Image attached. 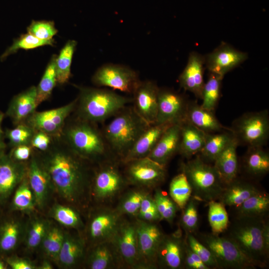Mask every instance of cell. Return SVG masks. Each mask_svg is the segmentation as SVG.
I'll return each instance as SVG.
<instances>
[{
    "label": "cell",
    "instance_id": "1",
    "mask_svg": "<svg viewBox=\"0 0 269 269\" xmlns=\"http://www.w3.org/2000/svg\"><path fill=\"white\" fill-rule=\"evenodd\" d=\"M42 153L40 163L48 172L53 186L66 200L79 204L91 183L86 161L59 136L53 137L50 147Z\"/></svg>",
    "mask_w": 269,
    "mask_h": 269
},
{
    "label": "cell",
    "instance_id": "2",
    "mask_svg": "<svg viewBox=\"0 0 269 269\" xmlns=\"http://www.w3.org/2000/svg\"><path fill=\"white\" fill-rule=\"evenodd\" d=\"M226 231L256 267L267 266L269 252V226L265 218L236 217Z\"/></svg>",
    "mask_w": 269,
    "mask_h": 269
},
{
    "label": "cell",
    "instance_id": "3",
    "mask_svg": "<svg viewBox=\"0 0 269 269\" xmlns=\"http://www.w3.org/2000/svg\"><path fill=\"white\" fill-rule=\"evenodd\" d=\"M60 137L74 153L86 161L99 164L116 159L109 148L102 130L96 124L75 117L65 123Z\"/></svg>",
    "mask_w": 269,
    "mask_h": 269
},
{
    "label": "cell",
    "instance_id": "4",
    "mask_svg": "<svg viewBox=\"0 0 269 269\" xmlns=\"http://www.w3.org/2000/svg\"><path fill=\"white\" fill-rule=\"evenodd\" d=\"M149 126L132 106H126L115 115L102 132L111 153L121 162Z\"/></svg>",
    "mask_w": 269,
    "mask_h": 269
},
{
    "label": "cell",
    "instance_id": "5",
    "mask_svg": "<svg viewBox=\"0 0 269 269\" xmlns=\"http://www.w3.org/2000/svg\"><path fill=\"white\" fill-rule=\"evenodd\" d=\"M132 101V98L109 90L82 87L77 98L76 117L94 124L102 123Z\"/></svg>",
    "mask_w": 269,
    "mask_h": 269
},
{
    "label": "cell",
    "instance_id": "6",
    "mask_svg": "<svg viewBox=\"0 0 269 269\" xmlns=\"http://www.w3.org/2000/svg\"><path fill=\"white\" fill-rule=\"evenodd\" d=\"M195 199L208 202L219 199L225 185L214 166L207 164L200 156L181 165Z\"/></svg>",
    "mask_w": 269,
    "mask_h": 269
},
{
    "label": "cell",
    "instance_id": "7",
    "mask_svg": "<svg viewBox=\"0 0 269 269\" xmlns=\"http://www.w3.org/2000/svg\"><path fill=\"white\" fill-rule=\"evenodd\" d=\"M121 164L114 158L98 164L92 179V192L97 201L106 205L112 202L129 185L120 169Z\"/></svg>",
    "mask_w": 269,
    "mask_h": 269
},
{
    "label": "cell",
    "instance_id": "8",
    "mask_svg": "<svg viewBox=\"0 0 269 269\" xmlns=\"http://www.w3.org/2000/svg\"><path fill=\"white\" fill-rule=\"evenodd\" d=\"M239 144L248 147L263 146L269 135V117L267 110L247 113L236 119L230 129Z\"/></svg>",
    "mask_w": 269,
    "mask_h": 269
},
{
    "label": "cell",
    "instance_id": "9",
    "mask_svg": "<svg viewBox=\"0 0 269 269\" xmlns=\"http://www.w3.org/2000/svg\"><path fill=\"white\" fill-rule=\"evenodd\" d=\"M198 240L212 253L218 268L249 269L256 268L234 242L226 236L220 237L213 233L201 234Z\"/></svg>",
    "mask_w": 269,
    "mask_h": 269
},
{
    "label": "cell",
    "instance_id": "10",
    "mask_svg": "<svg viewBox=\"0 0 269 269\" xmlns=\"http://www.w3.org/2000/svg\"><path fill=\"white\" fill-rule=\"evenodd\" d=\"M123 172L129 184L150 190L165 180V167L148 157L134 159L124 164Z\"/></svg>",
    "mask_w": 269,
    "mask_h": 269
},
{
    "label": "cell",
    "instance_id": "11",
    "mask_svg": "<svg viewBox=\"0 0 269 269\" xmlns=\"http://www.w3.org/2000/svg\"><path fill=\"white\" fill-rule=\"evenodd\" d=\"M138 269H155L156 254L159 243L164 236L155 222H146L136 218Z\"/></svg>",
    "mask_w": 269,
    "mask_h": 269
},
{
    "label": "cell",
    "instance_id": "12",
    "mask_svg": "<svg viewBox=\"0 0 269 269\" xmlns=\"http://www.w3.org/2000/svg\"><path fill=\"white\" fill-rule=\"evenodd\" d=\"M92 80L97 86L108 87L131 94L140 81L138 74L133 69L124 65L111 63L100 67Z\"/></svg>",
    "mask_w": 269,
    "mask_h": 269
},
{
    "label": "cell",
    "instance_id": "13",
    "mask_svg": "<svg viewBox=\"0 0 269 269\" xmlns=\"http://www.w3.org/2000/svg\"><path fill=\"white\" fill-rule=\"evenodd\" d=\"M76 103L77 99L60 108L40 112L35 111L24 123L35 132H44L53 137H59Z\"/></svg>",
    "mask_w": 269,
    "mask_h": 269
},
{
    "label": "cell",
    "instance_id": "14",
    "mask_svg": "<svg viewBox=\"0 0 269 269\" xmlns=\"http://www.w3.org/2000/svg\"><path fill=\"white\" fill-rule=\"evenodd\" d=\"M111 241L117 250L123 267L138 269L135 220L130 221L122 218Z\"/></svg>",
    "mask_w": 269,
    "mask_h": 269
},
{
    "label": "cell",
    "instance_id": "15",
    "mask_svg": "<svg viewBox=\"0 0 269 269\" xmlns=\"http://www.w3.org/2000/svg\"><path fill=\"white\" fill-rule=\"evenodd\" d=\"M188 102L184 96L169 88H159L155 124H175L186 118Z\"/></svg>",
    "mask_w": 269,
    "mask_h": 269
},
{
    "label": "cell",
    "instance_id": "16",
    "mask_svg": "<svg viewBox=\"0 0 269 269\" xmlns=\"http://www.w3.org/2000/svg\"><path fill=\"white\" fill-rule=\"evenodd\" d=\"M204 56L205 67L209 72L223 78L226 74L239 66L248 57L246 52L238 50L225 42H222L214 50Z\"/></svg>",
    "mask_w": 269,
    "mask_h": 269
},
{
    "label": "cell",
    "instance_id": "17",
    "mask_svg": "<svg viewBox=\"0 0 269 269\" xmlns=\"http://www.w3.org/2000/svg\"><path fill=\"white\" fill-rule=\"evenodd\" d=\"M123 218L115 209L102 207L90 218L88 233L93 245L111 241Z\"/></svg>",
    "mask_w": 269,
    "mask_h": 269
},
{
    "label": "cell",
    "instance_id": "18",
    "mask_svg": "<svg viewBox=\"0 0 269 269\" xmlns=\"http://www.w3.org/2000/svg\"><path fill=\"white\" fill-rule=\"evenodd\" d=\"M158 90L155 82L140 81L132 94L134 110L149 125L156 122Z\"/></svg>",
    "mask_w": 269,
    "mask_h": 269
},
{
    "label": "cell",
    "instance_id": "19",
    "mask_svg": "<svg viewBox=\"0 0 269 269\" xmlns=\"http://www.w3.org/2000/svg\"><path fill=\"white\" fill-rule=\"evenodd\" d=\"M185 239L177 231L169 235H164L156 254L157 268L177 269L183 267Z\"/></svg>",
    "mask_w": 269,
    "mask_h": 269
},
{
    "label": "cell",
    "instance_id": "20",
    "mask_svg": "<svg viewBox=\"0 0 269 269\" xmlns=\"http://www.w3.org/2000/svg\"><path fill=\"white\" fill-rule=\"evenodd\" d=\"M204 67V55L192 51L189 54L186 66L178 77L180 86L200 99L205 84Z\"/></svg>",
    "mask_w": 269,
    "mask_h": 269
},
{
    "label": "cell",
    "instance_id": "21",
    "mask_svg": "<svg viewBox=\"0 0 269 269\" xmlns=\"http://www.w3.org/2000/svg\"><path fill=\"white\" fill-rule=\"evenodd\" d=\"M27 167L4 154L0 159V202L6 200L25 178Z\"/></svg>",
    "mask_w": 269,
    "mask_h": 269
},
{
    "label": "cell",
    "instance_id": "22",
    "mask_svg": "<svg viewBox=\"0 0 269 269\" xmlns=\"http://www.w3.org/2000/svg\"><path fill=\"white\" fill-rule=\"evenodd\" d=\"M180 132L181 123L170 125L147 157L165 167L171 157L178 152Z\"/></svg>",
    "mask_w": 269,
    "mask_h": 269
},
{
    "label": "cell",
    "instance_id": "23",
    "mask_svg": "<svg viewBox=\"0 0 269 269\" xmlns=\"http://www.w3.org/2000/svg\"><path fill=\"white\" fill-rule=\"evenodd\" d=\"M171 125L154 124L149 125L139 136L122 160V164L134 159L147 157L164 132Z\"/></svg>",
    "mask_w": 269,
    "mask_h": 269
},
{
    "label": "cell",
    "instance_id": "24",
    "mask_svg": "<svg viewBox=\"0 0 269 269\" xmlns=\"http://www.w3.org/2000/svg\"><path fill=\"white\" fill-rule=\"evenodd\" d=\"M27 177L35 203L42 207L47 199L50 187L53 186L50 176L37 159L32 156L27 167Z\"/></svg>",
    "mask_w": 269,
    "mask_h": 269
},
{
    "label": "cell",
    "instance_id": "25",
    "mask_svg": "<svg viewBox=\"0 0 269 269\" xmlns=\"http://www.w3.org/2000/svg\"><path fill=\"white\" fill-rule=\"evenodd\" d=\"M91 269H112L123 268V263L111 241L93 245L87 259Z\"/></svg>",
    "mask_w": 269,
    "mask_h": 269
},
{
    "label": "cell",
    "instance_id": "26",
    "mask_svg": "<svg viewBox=\"0 0 269 269\" xmlns=\"http://www.w3.org/2000/svg\"><path fill=\"white\" fill-rule=\"evenodd\" d=\"M36 100V87L32 86L12 99L6 114L16 125L24 123L35 111Z\"/></svg>",
    "mask_w": 269,
    "mask_h": 269
},
{
    "label": "cell",
    "instance_id": "27",
    "mask_svg": "<svg viewBox=\"0 0 269 269\" xmlns=\"http://www.w3.org/2000/svg\"><path fill=\"white\" fill-rule=\"evenodd\" d=\"M239 144L234 136L214 161V167L225 186L237 178L238 171L237 148Z\"/></svg>",
    "mask_w": 269,
    "mask_h": 269
},
{
    "label": "cell",
    "instance_id": "28",
    "mask_svg": "<svg viewBox=\"0 0 269 269\" xmlns=\"http://www.w3.org/2000/svg\"><path fill=\"white\" fill-rule=\"evenodd\" d=\"M205 133L189 122L186 118L181 122V132L178 152L189 158L200 153L206 140Z\"/></svg>",
    "mask_w": 269,
    "mask_h": 269
},
{
    "label": "cell",
    "instance_id": "29",
    "mask_svg": "<svg viewBox=\"0 0 269 269\" xmlns=\"http://www.w3.org/2000/svg\"><path fill=\"white\" fill-rule=\"evenodd\" d=\"M186 119L206 134H212L226 130L214 114L198 105L196 102H188Z\"/></svg>",
    "mask_w": 269,
    "mask_h": 269
},
{
    "label": "cell",
    "instance_id": "30",
    "mask_svg": "<svg viewBox=\"0 0 269 269\" xmlns=\"http://www.w3.org/2000/svg\"><path fill=\"white\" fill-rule=\"evenodd\" d=\"M260 191L252 184L235 179L225 186L219 199L225 206L236 208Z\"/></svg>",
    "mask_w": 269,
    "mask_h": 269
},
{
    "label": "cell",
    "instance_id": "31",
    "mask_svg": "<svg viewBox=\"0 0 269 269\" xmlns=\"http://www.w3.org/2000/svg\"><path fill=\"white\" fill-rule=\"evenodd\" d=\"M85 247L83 239L65 234L57 261L64 267H74L83 259Z\"/></svg>",
    "mask_w": 269,
    "mask_h": 269
},
{
    "label": "cell",
    "instance_id": "32",
    "mask_svg": "<svg viewBox=\"0 0 269 269\" xmlns=\"http://www.w3.org/2000/svg\"><path fill=\"white\" fill-rule=\"evenodd\" d=\"M207 134L204 145L200 152L205 162H214L234 136L230 129Z\"/></svg>",
    "mask_w": 269,
    "mask_h": 269
},
{
    "label": "cell",
    "instance_id": "33",
    "mask_svg": "<svg viewBox=\"0 0 269 269\" xmlns=\"http://www.w3.org/2000/svg\"><path fill=\"white\" fill-rule=\"evenodd\" d=\"M237 217L265 218L269 209V197L260 191L236 207Z\"/></svg>",
    "mask_w": 269,
    "mask_h": 269
},
{
    "label": "cell",
    "instance_id": "34",
    "mask_svg": "<svg viewBox=\"0 0 269 269\" xmlns=\"http://www.w3.org/2000/svg\"><path fill=\"white\" fill-rule=\"evenodd\" d=\"M247 171L254 176H261L269 171V155L263 146L248 147L245 157Z\"/></svg>",
    "mask_w": 269,
    "mask_h": 269
},
{
    "label": "cell",
    "instance_id": "35",
    "mask_svg": "<svg viewBox=\"0 0 269 269\" xmlns=\"http://www.w3.org/2000/svg\"><path fill=\"white\" fill-rule=\"evenodd\" d=\"M21 234L19 223L8 219L0 225V253H8L17 246Z\"/></svg>",
    "mask_w": 269,
    "mask_h": 269
},
{
    "label": "cell",
    "instance_id": "36",
    "mask_svg": "<svg viewBox=\"0 0 269 269\" xmlns=\"http://www.w3.org/2000/svg\"><path fill=\"white\" fill-rule=\"evenodd\" d=\"M136 187L121 197L116 208L123 216L127 215L136 217L143 199L149 193L147 189Z\"/></svg>",
    "mask_w": 269,
    "mask_h": 269
},
{
    "label": "cell",
    "instance_id": "37",
    "mask_svg": "<svg viewBox=\"0 0 269 269\" xmlns=\"http://www.w3.org/2000/svg\"><path fill=\"white\" fill-rule=\"evenodd\" d=\"M77 42L69 40L62 48L56 60L57 82L60 84L66 83L71 75V65Z\"/></svg>",
    "mask_w": 269,
    "mask_h": 269
},
{
    "label": "cell",
    "instance_id": "38",
    "mask_svg": "<svg viewBox=\"0 0 269 269\" xmlns=\"http://www.w3.org/2000/svg\"><path fill=\"white\" fill-rule=\"evenodd\" d=\"M169 192L171 199L179 208L183 209L191 197L192 189L182 171L171 180Z\"/></svg>",
    "mask_w": 269,
    "mask_h": 269
},
{
    "label": "cell",
    "instance_id": "39",
    "mask_svg": "<svg viewBox=\"0 0 269 269\" xmlns=\"http://www.w3.org/2000/svg\"><path fill=\"white\" fill-rule=\"evenodd\" d=\"M223 79L209 72L208 80L205 83L202 91V103L200 105L202 108L214 112L220 97Z\"/></svg>",
    "mask_w": 269,
    "mask_h": 269
},
{
    "label": "cell",
    "instance_id": "40",
    "mask_svg": "<svg viewBox=\"0 0 269 269\" xmlns=\"http://www.w3.org/2000/svg\"><path fill=\"white\" fill-rule=\"evenodd\" d=\"M56 58V55L52 56L37 87H36V102L37 106L50 97L57 82Z\"/></svg>",
    "mask_w": 269,
    "mask_h": 269
},
{
    "label": "cell",
    "instance_id": "41",
    "mask_svg": "<svg viewBox=\"0 0 269 269\" xmlns=\"http://www.w3.org/2000/svg\"><path fill=\"white\" fill-rule=\"evenodd\" d=\"M208 203V221L212 233L218 234L225 232L229 224L225 206L220 201L212 200Z\"/></svg>",
    "mask_w": 269,
    "mask_h": 269
},
{
    "label": "cell",
    "instance_id": "42",
    "mask_svg": "<svg viewBox=\"0 0 269 269\" xmlns=\"http://www.w3.org/2000/svg\"><path fill=\"white\" fill-rule=\"evenodd\" d=\"M35 204L34 196L26 175L15 190L12 202V207L15 210L27 211L33 210Z\"/></svg>",
    "mask_w": 269,
    "mask_h": 269
},
{
    "label": "cell",
    "instance_id": "43",
    "mask_svg": "<svg viewBox=\"0 0 269 269\" xmlns=\"http://www.w3.org/2000/svg\"><path fill=\"white\" fill-rule=\"evenodd\" d=\"M53 39L42 40L39 39L30 33L21 35L15 39L10 46L8 47L2 54L0 58L1 61L5 59L8 56L15 53L19 49H30L46 45H53Z\"/></svg>",
    "mask_w": 269,
    "mask_h": 269
},
{
    "label": "cell",
    "instance_id": "44",
    "mask_svg": "<svg viewBox=\"0 0 269 269\" xmlns=\"http://www.w3.org/2000/svg\"><path fill=\"white\" fill-rule=\"evenodd\" d=\"M53 218L61 225L71 228L80 229L83 224L78 212L67 206L56 205L52 211Z\"/></svg>",
    "mask_w": 269,
    "mask_h": 269
},
{
    "label": "cell",
    "instance_id": "45",
    "mask_svg": "<svg viewBox=\"0 0 269 269\" xmlns=\"http://www.w3.org/2000/svg\"><path fill=\"white\" fill-rule=\"evenodd\" d=\"M64 235L58 228H48L41 242L44 251L50 258L57 260L64 240Z\"/></svg>",
    "mask_w": 269,
    "mask_h": 269
},
{
    "label": "cell",
    "instance_id": "46",
    "mask_svg": "<svg viewBox=\"0 0 269 269\" xmlns=\"http://www.w3.org/2000/svg\"><path fill=\"white\" fill-rule=\"evenodd\" d=\"M157 210L161 220L172 223L178 208L174 201L158 188H156L153 195Z\"/></svg>",
    "mask_w": 269,
    "mask_h": 269
},
{
    "label": "cell",
    "instance_id": "47",
    "mask_svg": "<svg viewBox=\"0 0 269 269\" xmlns=\"http://www.w3.org/2000/svg\"><path fill=\"white\" fill-rule=\"evenodd\" d=\"M35 132L31 127L22 123L17 125L13 129L7 130L5 135L13 147L20 145H30Z\"/></svg>",
    "mask_w": 269,
    "mask_h": 269
},
{
    "label": "cell",
    "instance_id": "48",
    "mask_svg": "<svg viewBox=\"0 0 269 269\" xmlns=\"http://www.w3.org/2000/svg\"><path fill=\"white\" fill-rule=\"evenodd\" d=\"M186 242L189 247L209 269L218 268L216 260L211 251L190 233H186Z\"/></svg>",
    "mask_w": 269,
    "mask_h": 269
},
{
    "label": "cell",
    "instance_id": "49",
    "mask_svg": "<svg viewBox=\"0 0 269 269\" xmlns=\"http://www.w3.org/2000/svg\"><path fill=\"white\" fill-rule=\"evenodd\" d=\"M48 228L47 223L44 220L38 219L32 222L26 239L27 248L34 249L41 244Z\"/></svg>",
    "mask_w": 269,
    "mask_h": 269
},
{
    "label": "cell",
    "instance_id": "50",
    "mask_svg": "<svg viewBox=\"0 0 269 269\" xmlns=\"http://www.w3.org/2000/svg\"><path fill=\"white\" fill-rule=\"evenodd\" d=\"M195 198L191 197L184 209L181 224L186 233L194 232L198 225V212Z\"/></svg>",
    "mask_w": 269,
    "mask_h": 269
},
{
    "label": "cell",
    "instance_id": "51",
    "mask_svg": "<svg viewBox=\"0 0 269 269\" xmlns=\"http://www.w3.org/2000/svg\"><path fill=\"white\" fill-rule=\"evenodd\" d=\"M27 32L42 40H50L57 33L54 23L51 21H33L27 28Z\"/></svg>",
    "mask_w": 269,
    "mask_h": 269
},
{
    "label": "cell",
    "instance_id": "52",
    "mask_svg": "<svg viewBox=\"0 0 269 269\" xmlns=\"http://www.w3.org/2000/svg\"><path fill=\"white\" fill-rule=\"evenodd\" d=\"M183 267L190 269H209L199 257L189 247L185 239Z\"/></svg>",
    "mask_w": 269,
    "mask_h": 269
},
{
    "label": "cell",
    "instance_id": "53",
    "mask_svg": "<svg viewBox=\"0 0 269 269\" xmlns=\"http://www.w3.org/2000/svg\"><path fill=\"white\" fill-rule=\"evenodd\" d=\"M53 137L40 131L35 132L30 142V146L40 151H46L50 147Z\"/></svg>",
    "mask_w": 269,
    "mask_h": 269
},
{
    "label": "cell",
    "instance_id": "54",
    "mask_svg": "<svg viewBox=\"0 0 269 269\" xmlns=\"http://www.w3.org/2000/svg\"><path fill=\"white\" fill-rule=\"evenodd\" d=\"M30 145H20L13 147L10 157L15 161L22 162L28 159L32 150Z\"/></svg>",
    "mask_w": 269,
    "mask_h": 269
},
{
    "label": "cell",
    "instance_id": "55",
    "mask_svg": "<svg viewBox=\"0 0 269 269\" xmlns=\"http://www.w3.org/2000/svg\"><path fill=\"white\" fill-rule=\"evenodd\" d=\"M6 262L12 269H34L36 266L30 261L18 257H8Z\"/></svg>",
    "mask_w": 269,
    "mask_h": 269
},
{
    "label": "cell",
    "instance_id": "56",
    "mask_svg": "<svg viewBox=\"0 0 269 269\" xmlns=\"http://www.w3.org/2000/svg\"><path fill=\"white\" fill-rule=\"evenodd\" d=\"M5 145L3 140V132L0 131V159L5 154Z\"/></svg>",
    "mask_w": 269,
    "mask_h": 269
},
{
    "label": "cell",
    "instance_id": "57",
    "mask_svg": "<svg viewBox=\"0 0 269 269\" xmlns=\"http://www.w3.org/2000/svg\"><path fill=\"white\" fill-rule=\"evenodd\" d=\"M40 267V268H39V269H52V266H51V265L49 263L46 261L44 262Z\"/></svg>",
    "mask_w": 269,
    "mask_h": 269
},
{
    "label": "cell",
    "instance_id": "58",
    "mask_svg": "<svg viewBox=\"0 0 269 269\" xmlns=\"http://www.w3.org/2000/svg\"><path fill=\"white\" fill-rule=\"evenodd\" d=\"M3 116H4L3 114L1 113V112H0V131H2L1 129V123L3 118Z\"/></svg>",
    "mask_w": 269,
    "mask_h": 269
},
{
    "label": "cell",
    "instance_id": "59",
    "mask_svg": "<svg viewBox=\"0 0 269 269\" xmlns=\"http://www.w3.org/2000/svg\"><path fill=\"white\" fill-rule=\"evenodd\" d=\"M6 267L4 263L1 261H0V269H4Z\"/></svg>",
    "mask_w": 269,
    "mask_h": 269
}]
</instances>
